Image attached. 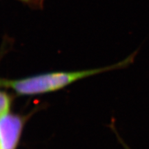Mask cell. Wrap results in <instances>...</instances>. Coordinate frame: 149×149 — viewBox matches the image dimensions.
<instances>
[{
	"mask_svg": "<svg viewBox=\"0 0 149 149\" xmlns=\"http://www.w3.org/2000/svg\"><path fill=\"white\" fill-rule=\"evenodd\" d=\"M19 1H21L24 3H26L28 4L31 6H34V5L37 6L39 4V1H40V0H19Z\"/></svg>",
	"mask_w": 149,
	"mask_h": 149,
	"instance_id": "4",
	"label": "cell"
},
{
	"mask_svg": "<svg viewBox=\"0 0 149 149\" xmlns=\"http://www.w3.org/2000/svg\"><path fill=\"white\" fill-rule=\"evenodd\" d=\"M24 124V117L10 112L0 117V149H17Z\"/></svg>",
	"mask_w": 149,
	"mask_h": 149,
	"instance_id": "2",
	"label": "cell"
},
{
	"mask_svg": "<svg viewBox=\"0 0 149 149\" xmlns=\"http://www.w3.org/2000/svg\"><path fill=\"white\" fill-rule=\"evenodd\" d=\"M1 88H0V117L10 112L13 102L10 95Z\"/></svg>",
	"mask_w": 149,
	"mask_h": 149,
	"instance_id": "3",
	"label": "cell"
},
{
	"mask_svg": "<svg viewBox=\"0 0 149 149\" xmlns=\"http://www.w3.org/2000/svg\"><path fill=\"white\" fill-rule=\"evenodd\" d=\"M135 54L136 52L117 64L102 68L46 72L17 79L0 78V88H10L19 95H36L53 92L84 78L126 66L133 61Z\"/></svg>",
	"mask_w": 149,
	"mask_h": 149,
	"instance_id": "1",
	"label": "cell"
}]
</instances>
